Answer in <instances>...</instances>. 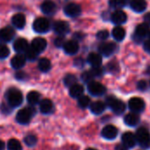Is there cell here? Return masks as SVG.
<instances>
[{"instance_id": "18", "label": "cell", "mask_w": 150, "mask_h": 150, "mask_svg": "<svg viewBox=\"0 0 150 150\" xmlns=\"http://www.w3.org/2000/svg\"><path fill=\"white\" fill-rule=\"evenodd\" d=\"M28 47H29L28 42H27V40L25 39L19 38V39H18V40H16L14 41L13 48L17 53H19V54L25 53L28 49Z\"/></svg>"}, {"instance_id": "23", "label": "cell", "mask_w": 150, "mask_h": 150, "mask_svg": "<svg viewBox=\"0 0 150 150\" xmlns=\"http://www.w3.org/2000/svg\"><path fill=\"white\" fill-rule=\"evenodd\" d=\"M11 22L16 28L22 29L25 25V17L22 13H17L11 18Z\"/></svg>"}, {"instance_id": "34", "label": "cell", "mask_w": 150, "mask_h": 150, "mask_svg": "<svg viewBox=\"0 0 150 150\" xmlns=\"http://www.w3.org/2000/svg\"><path fill=\"white\" fill-rule=\"evenodd\" d=\"M63 82L67 87H71L72 85L76 83V76H74L72 74H69L64 77Z\"/></svg>"}, {"instance_id": "30", "label": "cell", "mask_w": 150, "mask_h": 150, "mask_svg": "<svg viewBox=\"0 0 150 150\" xmlns=\"http://www.w3.org/2000/svg\"><path fill=\"white\" fill-rule=\"evenodd\" d=\"M38 68L41 72H47L51 69V62L47 58H42L39 61Z\"/></svg>"}, {"instance_id": "25", "label": "cell", "mask_w": 150, "mask_h": 150, "mask_svg": "<svg viewBox=\"0 0 150 150\" xmlns=\"http://www.w3.org/2000/svg\"><path fill=\"white\" fill-rule=\"evenodd\" d=\"M149 33V26L146 23H142L137 25L135 29V36H137L140 39H143Z\"/></svg>"}, {"instance_id": "20", "label": "cell", "mask_w": 150, "mask_h": 150, "mask_svg": "<svg viewBox=\"0 0 150 150\" xmlns=\"http://www.w3.org/2000/svg\"><path fill=\"white\" fill-rule=\"evenodd\" d=\"M105 107H106V105L102 101H95L90 105L91 111L95 115H99L103 113L105 110Z\"/></svg>"}, {"instance_id": "9", "label": "cell", "mask_w": 150, "mask_h": 150, "mask_svg": "<svg viewBox=\"0 0 150 150\" xmlns=\"http://www.w3.org/2000/svg\"><path fill=\"white\" fill-rule=\"evenodd\" d=\"M81 7L79 4H75V3H70L68 4L65 8H64V13L68 16V17H71V18H75L80 15L81 13Z\"/></svg>"}, {"instance_id": "8", "label": "cell", "mask_w": 150, "mask_h": 150, "mask_svg": "<svg viewBox=\"0 0 150 150\" xmlns=\"http://www.w3.org/2000/svg\"><path fill=\"white\" fill-rule=\"evenodd\" d=\"M117 45L113 42H106V43H102L98 47V51L100 54L104 56H110L112 54L115 53L117 50Z\"/></svg>"}, {"instance_id": "44", "label": "cell", "mask_w": 150, "mask_h": 150, "mask_svg": "<svg viewBox=\"0 0 150 150\" xmlns=\"http://www.w3.org/2000/svg\"><path fill=\"white\" fill-rule=\"evenodd\" d=\"M11 106L8 104V105H5V104H3L2 105H1V111L4 112V113H10L11 112Z\"/></svg>"}, {"instance_id": "21", "label": "cell", "mask_w": 150, "mask_h": 150, "mask_svg": "<svg viewBox=\"0 0 150 150\" xmlns=\"http://www.w3.org/2000/svg\"><path fill=\"white\" fill-rule=\"evenodd\" d=\"M124 121H125L126 125H127L129 127H135L140 122V116L138 115V113L132 112L125 116Z\"/></svg>"}, {"instance_id": "17", "label": "cell", "mask_w": 150, "mask_h": 150, "mask_svg": "<svg viewBox=\"0 0 150 150\" xmlns=\"http://www.w3.org/2000/svg\"><path fill=\"white\" fill-rule=\"evenodd\" d=\"M63 49L66 54L73 55L76 54L79 50V45L76 40H69L66 41L63 45Z\"/></svg>"}, {"instance_id": "3", "label": "cell", "mask_w": 150, "mask_h": 150, "mask_svg": "<svg viewBox=\"0 0 150 150\" xmlns=\"http://www.w3.org/2000/svg\"><path fill=\"white\" fill-rule=\"evenodd\" d=\"M136 142L138 144L144 148L149 149L150 148V133L149 130L145 127H140L135 134Z\"/></svg>"}, {"instance_id": "43", "label": "cell", "mask_w": 150, "mask_h": 150, "mask_svg": "<svg viewBox=\"0 0 150 150\" xmlns=\"http://www.w3.org/2000/svg\"><path fill=\"white\" fill-rule=\"evenodd\" d=\"M137 88L140 91H146L148 88V83L145 80H141L137 83Z\"/></svg>"}, {"instance_id": "7", "label": "cell", "mask_w": 150, "mask_h": 150, "mask_svg": "<svg viewBox=\"0 0 150 150\" xmlns=\"http://www.w3.org/2000/svg\"><path fill=\"white\" fill-rule=\"evenodd\" d=\"M128 106L133 112L139 113L145 109V102L142 98L134 97L128 101Z\"/></svg>"}, {"instance_id": "42", "label": "cell", "mask_w": 150, "mask_h": 150, "mask_svg": "<svg viewBox=\"0 0 150 150\" xmlns=\"http://www.w3.org/2000/svg\"><path fill=\"white\" fill-rule=\"evenodd\" d=\"M64 41H65L64 37L59 35V37H57V38L54 40V45H55L56 47H63V45H64V43H65Z\"/></svg>"}, {"instance_id": "16", "label": "cell", "mask_w": 150, "mask_h": 150, "mask_svg": "<svg viewBox=\"0 0 150 150\" xmlns=\"http://www.w3.org/2000/svg\"><path fill=\"white\" fill-rule=\"evenodd\" d=\"M26 58L22 54H18L15 56H13L11 60V65L14 69H20L23 68L25 64Z\"/></svg>"}, {"instance_id": "41", "label": "cell", "mask_w": 150, "mask_h": 150, "mask_svg": "<svg viewBox=\"0 0 150 150\" xmlns=\"http://www.w3.org/2000/svg\"><path fill=\"white\" fill-rule=\"evenodd\" d=\"M107 68H108L109 71H110V72H112V73H115V72H117V71L119 70L118 63H117V62H110V63L108 64Z\"/></svg>"}, {"instance_id": "15", "label": "cell", "mask_w": 150, "mask_h": 150, "mask_svg": "<svg viewBox=\"0 0 150 150\" xmlns=\"http://www.w3.org/2000/svg\"><path fill=\"white\" fill-rule=\"evenodd\" d=\"M127 19V16L126 12H124L121 10L115 11L111 16V20L112 21V23H114L116 25H122V24L126 23Z\"/></svg>"}, {"instance_id": "38", "label": "cell", "mask_w": 150, "mask_h": 150, "mask_svg": "<svg viewBox=\"0 0 150 150\" xmlns=\"http://www.w3.org/2000/svg\"><path fill=\"white\" fill-rule=\"evenodd\" d=\"M93 78H94V76H92V74H91V71H85V72H83L82 74V80L84 83H89L90 82L93 81Z\"/></svg>"}, {"instance_id": "51", "label": "cell", "mask_w": 150, "mask_h": 150, "mask_svg": "<svg viewBox=\"0 0 150 150\" xmlns=\"http://www.w3.org/2000/svg\"><path fill=\"white\" fill-rule=\"evenodd\" d=\"M86 150H97V149H91V148H90V149H87Z\"/></svg>"}, {"instance_id": "35", "label": "cell", "mask_w": 150, "mask_h": 150, "mask_svg": "<svg viewBox=\"0 0 150 150\" xmlns=\"http://www.w3.org/2000/svg\"><path fill=\"white\" fill-rule=\"evenodd\" d=\"M24 142L26 146L28 147H33L37 143V137L33 134H28L25 137Z\"/></svg>"}, {"instance_id": "40", "label": "cell", "mask_w": 150, "mask_h": 150, "mask_svg": "<svg viewBox=\"0 0 150 150\" xmlns=\"http://www.w3.org/2000/svg\"><path fill=\"white\" fill-rule=\"evenodd\" d=\"M109 37V32L107 30H101L97 33V38L100 40H105Z\"/></svg>"}, {"instance_id": "39", "label": "cell", "mask_w": 150, "mask_h": 150, "mask_svg": "<svg viewBox=\"0 0 150 150\" xmlns=\"http://www.w3.org/2000/svg\"><path fill=\"white\" fill-rule=\"evenodd\" d=\"M90 71L91 72V74H92V76L94 77L101 76L103 75V73H104V70H103L102 68H100V66L99 67H93Z\"/></svg>"}, {"instance_id": "33", "label": "cell", "mask_w": 150, "mask_h": 150, "mask_svg": "<svg viewBox=\"0 0 150 150\" xmlns=\"http://www.w3.org/2000/svg\"><path fill=\"white\" fill-rule=\"evenodd\" d=\"M7 148L9 150H22V145L18 140L11 139L7 143Z\"/></svg>"}, {"instance_id": "6", "label": "cell", "mask_w": 150, "mask_h": 150, "mask_svg": "<svg viewBox=\"0 0 150 150\" xmlns=\"http://www.w3.org/2000/svg\"><path fill=\"white\" fill-rule=\"evenodd\" d=\"M88 91L95 97H99L106 92V88L100 83L91 81L88 83Z\"/></svg>"}, {"instance_id": "47", "label": "cell", "mask_w": 150, "mask_h": 150, "mask_svg": "<svg viewBox=\"0 0 150 150\" xmlns=\"http://www.w3.org/2000/svg\"><path fill=\"white\" fill-rule=\"evenodd\" d=\"M75 65L78 67H82L83 65V61L82 59H76L75 60Z\"/></svg>"}, {"instance_id": "5", "label": "cell", "mask_w": 150, "mask_h": 150, "mask_svg": "<svg viewBox=\"0 0 150 150\" xmlns=\"http://www.w3.org/2000/svg\"><path fill=\"white\" fill-rule=\"evenodd\" d=\"M33 28L39 33H44L50 29V23L46 18H38L34 20Z\"/></svg>"}, {"instance_id": "31", "label": "cell", "mask_w": 150, "mask_h": 150, "mask_svg": "<svg viewBox=\"0 0 150 150\" xmlns=\"http://www.w3.org/2000/svg\"><path fill=\"white\" fill-rule=\"evenodd\" d=\"M78 106L82 109H85L88 106H90L91 105V98L88 96H84L82 95L80 98H78V101H77Z\"/></svg>"}, {"instance_id": "2", "label": "cell", "mask_w": 150, "mask_h": 150, "mask_svg": "<svg viewBox=\"0 0 150 150\" xmlns=\"http://www.w3.org/2000/svg\"><path fill=\"white\" fill-rule=\"evenodd\" d=\"M105 102H106L105 105L107 106H109L114 113H116L118 115H120V114H122L125 112L126 105L119 98H115L113 96H109L106 98Z\"/></svg>"}, {"instance_id": "13", "label": "cell", "mask_w": 150, "mask_h": 150, "mask_svg": "<svg viewBox=\"0 0 150 150\" xmlns=\"http://www.w3.org/2000/svg\"><path fill=\"white\" fill-rule=\"evenodd\" d=\"M54 31L61 36H63L69 31V25L63 20H59L56 21L54 24Z\"/></svg>"}, {"instance_id": "22", "label": "cell", "mask_w": 150, "mask_h": 150, "mask_svg": "<svg viewBox=\"0 0 150 150\" xmlns=\"http://www.w3.org/2000/svg\"><path fill=\"white\" fill-rule=\"evenodd\" d=\"M130 7L136 12H142L147 8V2L146 0H131Z\"/></svg>"}, {"instance_id": "27", "label": "cell", "mask_w": 150, "mask_h": 150, "mask_svg": "<svg viewBox=\"0 0 150 150\" xmlns=\"http://www.w3.org/2000/svg\"><path fill=\"white\" fill-rule=\"evenodd\" d=\"M83 91L84 90H83V85L76 83V84L72 85L71 87H69V95L74 98H78L83 95Z\"/></svg>"}, {"instance_id": "49", "label": "cell", "mask_w": 150, "mask_h": 150, "mask_svg": "<svg viewBox=\"0 0 150 150\" xmlns=\"http://www.w3.org/2000/svg\"><path fill=\"white\" fill-rule=\"evenodd\" d=\"M4 142L0 140V150H4Z\"/></svg>"}, {"instance_id": "48", "label": "cell", "mask_w": 150, "mask_h": 150, "mask_svg": "<svg viewBox=\"0 0 150 150\" xmlns=\"http://www.w3.org/2000/svg\"><path fill=\"white\" fill-rule=\"evenodd\" d=\"M115 150H127V148L124 144H119L115 147Z\"/></svg>"}, {"instance_id": "29", "label": "cell", "mask_w": 150, "mask_h": 150, "mask_svg": "<svg viewBox=\"0 0 150 150\" xmlns=\"http://www.w3.org/2000/svg\"><path fill=\"white\" fill-rule=\"evenodd\" d=\"M26 99H27V102L32 105H35L37 104L40 103V94L35 91H30L28 94H27V97H26Z\"/></svg>"}, {"instance_id": "1", "label": "cell", "mask_w": 150, "mask_h": 150, "mask_svg": "<svg viewBox=\"0 0 150 150\" xmlns=\"http://www.w3.org/2000/svg\"><path fill=\"white\" fill-rule=\"evenodd\" d=\"M6 98L8 104L11 107H18L23 102V95L21 91L15 88L8 90V91L6 92Z\"/></svg>"}, {"instance_id": "26", "label": "cell", "mask_w": 150, "mask_h": 150, "mask_svg": "<svg viewBox=\"0 0 150 150\" xmlns=\"http://www.w3.org/2000/svg\"><path fill=\"white\" fill-rule=\"evenodd\" d=\"M87 61L92 67H99L102 64L103 60H102L101 54H97V53H91L88 55Z\"/></svg>"}, {"instance_id": "45", "label": "cell", "mask_w": 150, "mask_h": 150, "mask_svg": "<svg viewBox=\"0 0 150 150\" xmlns=\"http://www.w3.org/2000/svg\"><path fill=\"white\" fill-rule=\"evenodd\" d=\"M16 78L18 80H24V79L26 78V75L23 71H18V72L16 73Z\"/></svg>"}, {"instance_id": "46", "label": "cell", "mask_w": 150, "mask_h": 150, "mask_svg": "<svg viewBox=\"0 0 150 150\" xmlns=\"http://www.w3.org/2000/svg\"><path fill=\"white\" fill-rule=\"evenodd\" d=\"M144 49L145 51H147L148 53H150V40H148L144 42Z\"/></svg>"}, {"instance_id": "11", "label": "cell", "mask_w": 150, "mask_h": 150, "mask_svg": "<svg viewBox=\"0 0 150 150\" xmlns=\"http://www.w3.org/2000/svg\"><path fill=\"white\" fill-rule=\"evenodd\" d=\"M46 47H47V41L45 39L40 37L35 38L34 40H33L31 43V48L34 50L37 54L43 52L46 49Z\"/></svg>"}, {"instance_id": "24", "label": "cell", "mask_w": 150, "mask_h": 150, "mask_svg": "<svg viewBox=\"0 0 150 150\" xmlns=\"http://www.w3.org/2000/svg\"><path fill=\"white\" fill-rule=\"evenodd\" d=\"M40 110L43 114H49L54 110V105L50 99H43L40 103Z\"/></svg>"}, {"instance_id": "50", "label": "cell", "mask_w": 150, "mask_h": 150, "mask_svg": "<svg viewBox=\"0 0 150 150\" xmlns=\"http://www.w3.org/2000/svg\"><path fill=\"white\" fill-rule=\"evenodd\" d=\"M145 19H146L147 21H149L150 23V13H148V14L145 16Z\"/></svg>"}, {"instance_id": "14", "label": "cell", "mask_w": 150, "mask_h": 150, "mask_svg": "<svg viewBox=\"0 0 150 150\" xmlns=\"http://www.w3.org/2000/svg\"><path fill=\"white\" fill-rule=\"evenodd\" d=\"M121 141L122 144H124L127 148H134L137 143L135 135L131 132L124 133L121 136Z\"/></svg>"}, {"instance_id": "10", "label": "cell", "mask_w": 150, "mask_h": 150, "mask_svg": "<svg viewBox=\"0 0 150 150\" xmlns=\"http://www.w3.org/2000/svg\"><path fill=\"white\" fill-rule=\"evenodd\" d=\"M101 134L106 140H113L118 135V129L112 125H107L102 129Z\"/></svg>"}, {"instance_id": "32", "label": "cell", "mask_w": 150, "mask_h": 150, "mask_svg": "<svg viewBox=\"0 0 150 150\" xmlns=\"http://www.w3.org/2000/svg\"><path fill=\"white\" fill-rule=\"evenodd\" d=\"M128 3H130V0H110L109 4L112 8L120 9L125 7Z\"/></svg>"}, {"instance_id": "12", "label": "cell", "mask_w": 150, "mask_h": 150, "mask_svg": "<svg viewBox=\"0 0 150 150\" xmlns=\"http://www.w3.org/2000/svg\"><path fill=\"white\" fill-rule=\"evenodd\" d=\"M15 35L14 30L10 27L6 26L0 30V41L1 42H10Z\"/></svg>"}, {"instance_id": "19", "label": "cell", "mask_w": 150, "mask_h": 150, "mask_svg": "<svg viewBox=\"0 0 150 150\" xmlns=\"http://www.w3.org/2000/svg\"><path fill=\"white\" fill-rule=\"evenodd\" d=\"M41 11L46 15H53L56 11V4L50 0H46L41 4Z\"/></svg>"}, {"instance_id": "4", "label": "cell", "mask_w": 150, "mask_h": 150, "mask_svg": "<svg viewBox=\"0 0 150 150\" xmlns=\"http://www.w3.org/2000/svg\"><path fill=\"white\" fill-rule=\"evenodd\" d=\"M36 112L32 107H25L21 110H19L16 115V120L18 123L21 125H25L30 122L33 116L34 115Z\"/></svg>"}, {"instance_id": "37", "label": "cell", "mask_w": 150, "mask_h": 150, "mask_svg": "<svg viewBox=\"0 0 150 150\" xmlns=\"http://www.w3.org/2000/svg\"><path fill=\"white\" fill-rule=\"evenodd\" d=\"M10 54V49L7 46L0 44V59H4Z\"/></svg>"}, {"instance_id": "36", "label": "cell", "mask_w": 150, "mask_h": 150, "mask_svg": "<svg viewBox=\"0 0 150 150\" xmlns=\"http://www.w3.org/2000/svg\"><path fill=\"white\" fill-rule=\"evenodd\" d=\"M38 54H37L34 50H33V49L31 48V47H28V49L25 52V58L28 59L29 61H34V60L37 58Z\"/></svg>"}, {"instance_id": "28", "label": "cell", "mask_w": 150, "mask_h": 150, "mask_svg": "<svg viewBox=\"0 0 150 150\" xmlns=\"http://www.w3.org/2000/svg\"><path fill=\"white\" fill-rule=\"evenodd\" d=\"M112 36H113V38H114V40L116 41H121L126 37V30L123 27L118 25L115 28H113Z\"/></svg>"}]
</instances>
